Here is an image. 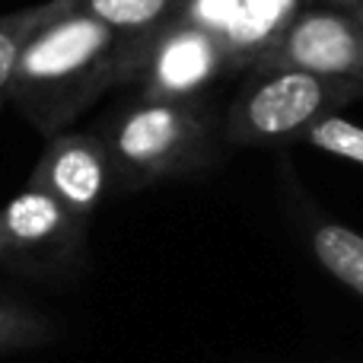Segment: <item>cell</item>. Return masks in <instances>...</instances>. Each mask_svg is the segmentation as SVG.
Here are the masks:
<instances>
[{"label": "cell", "mask_w": 363, "mask_h": 363, "mask_svg": "<svg viewBox=\"0 0 363 363\" xmlns=\"http://www.w3.org/2000/svg\"><path fill=\"white\" fill-rule=\"evenodd\" d=\"M125 55V38L74 6L29 38L6 102L45 138L67 131L106 89L121 86Z\"/></svg>", "instance_id": "1"}, {"label": "cell", "mask_w": 363, "mask_h": 363, "mask_svg": "<svg viewBox=\"0 0 363 363\" xmlns=\"http://www.w3.org/2000/svg\"><path fill=\"white\" fill-rule=\"evenodd\" d=\"M112 160L115 191L134 194L169 179L207 172L220 157V121L201 99L125 102L96 131Z\"/></svg>", "instance_id": "2"}, {"label": "cell", "mask_w": 363, "mask_h": 363, "mask_svg": "<svg viewBox=\"0 0 363 363\" xmlns=\"http://www.w3.org/2000/svg\"><path fill=\"white\" fill-rule=\"evenodd\" d=\"M363 96L360 83L328 80L294 67L249 70L230 102L220 131L233 147H287L325 115L341 112Z\"/></svg>", "instance_id": "3"}, {"label": "cell", "mask_w": 363, "mask_h": 363, "mask_svg": "<svg viewBox=\"0 0 363 363\" xmlns=\"http://www.w3.org/2000/svg\"><path fill=\"white\" fill-rule=\"evenodd\" d=\"M86 255V223L55 194L26 182L0 207V268L32 281L74 277Z\"/></svg>", "instance_id": "4"}, {"label": "cell", "mask_w": 363, "mask_h": 363, "mask_svg": "<svg viewBox=\"0 0 363 363\" xmlns=\"http://www.w3.org/2000/svg\"><path fill=\"white\" fill-rule=\"evenodd\" d=\"M223 74H230L223 45L176 13L144 42L128 45L121 86H138V96L150 99H201Z\"/></svg>", "instance_id": "5"}, {"label": "cell", "mask_w": 363, "mask_h": 363, "mask_svg": "<svg viewBox=\"0 0 363 363\" xmlns=\"http://www.w3.org/2000/svg\"><path fill=\"white\" fill-rule=\"evenodd\" d=\"M268 67H294L363 86V26L338 6L300 10L252 64V70Z\"/></svg>", "instance_id": "6"}, {"label": "cell", "mask_w": 363, "mask_h": 363, "mask_svg": "<svg viewBox=\"0 0 363 363\" xmlns=\"http://www.w3.org/2000/svg\"><path fill=\"white\" fill-rule=\"evenodd\" d=\"M29 182L55 194L80 223L89 226L102 201L115 191L108 150L96 131H57L48 138Z\"/></svg>", "instance_id": "7"}, {"label": "cell", "mask_w": 363, "mask_h": 363, "mask_svg": "<svg viewBox=\"0 0 363 363\" xmlns=\"http://www.w3.org/2000/svg\"><path fill=\"white\" fill-rule=\"evenodd\" d=\"M277 172H281L284 213L296 236L303 239L306 252L313 255V262L347 294L363 300V233L341 223L325 207H319V201L303 188L287 160H281Z\"/></svg>", "instance_id": "8"}, {"label": "cell", "mask_w": 363, "mask_h": 363, "mask_svg": "<svg viewBox=\"0 0 363 363\" xmlns=\"http://www.w3.org/2000/svg\"><path fill=\"white\" fill-rule=\"evenodd\" d=\"M176 13L223 45L230 70H252L300 13V0H182Z\"/></svg>", "instance_id": "9"}, {"label": "cell", "mask_w": 363, "mask_h": 363, "mask_svg": "<svg viewBox=\"0 0 363 363\" xmlns=\"http://www.w3.org/2000/svg\"><path fill=\"white\" fill-rule=\"evenodd\" d=\"M182 0H77L83 13L106 23L128 45L144 42L147 35L176 16Z\"/></svg>", "instance_id": "10"}, {"label": "cell", "mask_w": 363, "mask_h": 363, "mask_svg": "<svg viewBox=\"0 0 363 363\" xmlns=\"http://www.w3.org/2000/svg\"><path fill=\"white\" fill-rule=\"evenodd\" d=\"M77 0H45V4L26 6V10L6 13L0 16V106L10 96V83L16 74V64L23 48L29 45V38L35 35L42 26H48L51 19H57L61 13L74 10Z\"/></svg>", "instance_id": "11"}, {"label": "cell", "mask_w": 363, "mask_h": 363, "mask_svg": "<svg viewBox=\"0 0 363 363\" xmlns=\"http://www.w3.org/2000/svg\"><path fill=\"white\" fill-rule=\"evenodd\" d=\"M51 338H55L51 319H45L38 309L26 303L0 296V354L35 351V347L51 345Z\"/></svg>", "instance_id": "12"}, {"label": "cell", "mask_w": 363, "mask_h": 363, "mask_svg": "<svg viewBox=\"0 0 363 363\" xmlns=\"http://www.w3.org/2000/svg\"><path fill=\"white\" fill-rule=\"evenodd\" d=\"M300 144H309L313 150H322V153H328V157H338L354 166H363V128L347 121L345 115H338V112L315 121V125L303 134Z\"/></svg>", "instance_id": "13"}, {"label": "cell", "mask_w": 363, "mask_h": 363, "mask_svg": "<svg viewBox=\"0 0 363 363\" xmlns=\"http://www.w3.org/2000/svg\"><path fill=\"white\" fill-rule=\"evenodd\" d=\"M322 4H328V6H338V10H351V6L363 4V0H322Z\"/></svg>", "instance_id": "14"}, {"label": "cell", "mask_w": 363, "mask_h": 363, "mask_svg": "<svg viewBox=\"0 0 363 363\" xmlns=\"http://www.w3.org/2000/svg\"><path fill=\"white\" fill-rule=\"evenodd\" d=\"M347 13H351V16H354V19H357V23L363 26V4H357V6H351V10H347Z\"/></svg>", "instance_id": "15"}]
</instances>
